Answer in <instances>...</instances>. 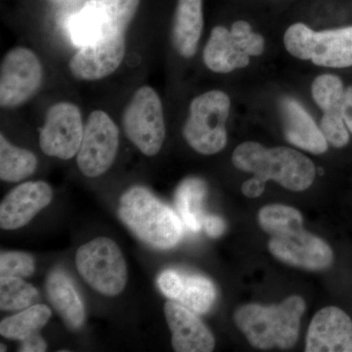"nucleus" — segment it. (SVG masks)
<instances>
[{
    "mask_svg": "<svg viewBox=\"0 0 352 352\" xmlns=\"http://www.w3.org/2000/svg\"><path fill=\"white\" fill-rule=\"evenodd\" d=\"M305 310L303 298L291 296L280 305H242L234 314V321L256 349H288L295 346L298 339Z\"/></svg>",
    "mask_w": 352,
    "mask_h": 352,
    "instance_id": "f257e3e1",
    "label": "nucleus"
},
{
    "mask_svg": "<svg viewBox=\"0 0 352 352\" xmlns=\"http://www.w3.org/2000/svg\"><path fill=\"white\" fill-rule=\"evenodd\" d=\"M119 215L139 239L155 249H171L182 239V219L144 187H132L122 196Z\"/></svg>",
    "mask_w": 352,
    "mask_h": 352,
    "instance_id": "f03ea898",
    "label": "nucleus"
},
{
    "mask_svg": "<svg viewBox=\"0 0 352 352\" xmlns=\"http://www.w3.org/2000/svg\"><path fill=\"white\" fill-rule=\"evenodd\" d=\"M232 162L238 170L254 173L265 182L274 180L291 191L307 190L316 176L311 160L291 148L245 142L236 148Z\"/></svg>",
    "mask_w": 352,
    "mask_h": 352,
    "instance_id": "7ed1b4c3",
    "label": "nucleus"
},
{
    "mask_svg": "<svg viewBox=\"0 0 352 352\" xmlns=\"http://www.w3.org/2000/svg\"><path fill=\"white\" fill-rule=\"evenodd\" d=\"M140 0H87L67 20V31L76 47H85L124 34Z\"/></svg>",
    "mask_w": 352,
    "mask_h": 352,
    "instance_id": "20e7f679",
    "label": "nucleus"
},
{
    "mask_svg": "<svg viewBox=\"0 0 352 352\" xmlns=\"http://www.w3.org/2000/svg\"><path fill=\"white\" fill-rule=\"evenodd\" d=\"M230 107L228 95L220 90L206 92L192 101L183 135L196 152L214 155L226 147Z\"/></svg>",
    "mask_w": 352,
    "mask_h": 352,
    "instance_id": "39448f33",
    "label": "nucleus"
},
{
    "mask_svg": "<svg viewBox=\"0 0 352 352\" xmlns=\"http://www.w3.org/2000/svg\"><path fill=\"white\" fill-rule=\"evenodd\" d=\"M76 265L82 279L101 295L118 296L126 288V263L119 245L110 238H96L80 247Z\"/></svg>",
    "mask_w": 352,
    "mask_h": 352,
    "instance_id": "423d86ee",
    "label": "nucleus"
},
{
    "mask_svg": "<svg viewBox=\"0 0 352 352\" xmlns=\"http://www.w3.org/2000/svg\"><path fill=\"white\" fill-rule=\"evenodd\" d=\"M127 138L148 157L161 151L166 138L163 106L157 92L150 87L136 90L124 110Z\"/></svg>",
    "mask_w": 352,
    "mask_h": 352,
    "instance_id": "0eeeda50",
    "label": "nucleus"
},
{
    "mask_svg": "<svg viewBox=\"0 0 352 352\" xmlns=\"http://www.w3.org/2000/svg\"><path fill=\"white\" fill-rule=\"evenodd\" d=\"M119 142V129L107 113L103 111L90 113L76 157L82 175L87 177L104 175L115 162Z\"/></svg>",
    "mask_w": 352,
    "mask_h": 352,
    "instance_id": "6e6552de",
    "label": "nucleus"
},
{
    "mask_svg": "<svg viewBox=\"0 0 352 352\" xmlns=\"http://www.w3.org/2000/svg\"><path fill=\"white\" fill-rule=\"evenodd\" d=\"M43 80V66L32 50L17 47L9 51L0 69V105L19 107L38 92Z\"/></svg>",
    "mask_w": 352,
    "mask_h": 352,
    "instance_id": "1a4fd4ad",
    "label": "nucleus"
},
{
    "mask_svg": "<svg viewBox=\"0 0 352 352\" xmlns=\"http://www.w3.org/2000/svg\"><path fill=\"white\" fill-rule=\"evenodd\" d=\"M83 127L80 109L75 104L61 102L51 106L41 129L39 145L50 157L69 160L78 155Z\"/></svg>",
    "mask_w": 352,
    "mask_h": 352,
    "instance_id": "9d476101",
    "label": "nucleus"
},
{
    "mask_svg": "<svg viewBox=\"0 0 352 352\" xmlns=\"http://www.w3.org/2000/svg\"><path fill=\"white\" fill-rule=\"evenodd\" d=\"M268 249L279 261L303 270H327L333 263V254L330 245L305 231L303 227L272 236Z\"/></svg>",
    "mask_w": 352,
    "mask_h": 352,
    "instance_id": "9b49d317",
    "label": "nucleus"
},
{
    "mask_svg": "<svg viewBox=\"0 0 352 352\" xmlns=\"http://www.w3.org/2000/svg\"><path fill=\"white\" fill-rule=\"evenodd\" d=\"M124 54V34H115L80 48L72 57L69 67L78 80H101L119 68Z\"/></svg>",
    "mask_w": 352,
    "mask_h": 352,
    "instance_id": "f8f14e48",
    "label": "nucleus"
},
{
    "mask_svg": "<svg viewBox=\"0 0 352 352\" xmlns=\"http://www.w3.org/2000/svg\"><path fill=\"white\" fill-rule=\"evenodd\" d=\"M307 352H352V321L339 307L314 315L307 336Z\"/></svg>",
    "mask_w": 352,
    "mask_h": 352,
    "instance_id": "ddd939ff",
    "label": "nucleus"
},
{
    "mask_svg": "<svg viewBox=\"0 0 352 352\" xmlns=\"http://www.w3.org/2000/svg\"><path fill=\"white\" fill-rule=\"evenodd\" d=\"M52 198V189L47 183H23L11 190L2 200L0 226L4 230H16L27 226L41 210L50 205Z\"/></svg>",
    "mask_w": 352,
    "mask_h": 352,
    "instance_id": "4468645a",
    "label": "nucleus"
},
{
    "mask_svg": "<svg viewBox=\"0 0 352 352\" xmlns=\"http://www.w3.org/2000/svg\"><path fill=\"white\" fill-rule=\"evenodd\" d=\"M157 286L164 296L198 314L208 312L217 296L214 284L208 278L177 270L162 272Z\"/></svg>",
    "mask_w": 352,
    "mask_h": 352,
    "instance_id": "2eb2a0df",
    "label": "nucleus"
},
{
    "mask_svg": "<svg viewBox=\"0 0 352 352\" xmlns=\"http://www.w3.org/2000/svg\"><path fill=\"white\" fill-rule=\"evenodd\" d=\"M164 315L171 332V344L177 352H210L215 340L205 324L189 308L176 302L164 305Z\"/></svg>",
    "mask_w": 352,
    "mask_h": 352,
    "instance_id": "dca6fc26",
    "label": "nucleus"
},
{
    "mask_svg": "<svg viewBox=\"0 0 352 352\" xmlns=\"http://www.w3.org/2000/svg\"><path fill=\"white\" fill-rule=\"evenodd\" d=\"M285 138L291 144L312 153L323 154L328 150V141L307 111L292 98L281 103Z\"/></svg>",
    "mask_w": 352,
    "mask_h": 352,
    "instance_id": "f3484780",
    "label": "nucleus"
},
{
    "mask_svg": "<svg viewBox=\"0 0 352 352\" xmlns=\"http://www.w3.org/2000/svg\"><path fill=\"white\" fill-rule=\"evenodd\" d=\"M310 60L317 66L347 68L352 66V27L314 32Z\"/></svg>",
    "mask_w": 352,
    "mask_h": 352,
    "instance_id": "a211bd4d",
    "label": "nucleus"
},
{
    "mask_svg": "<svg viewBox=\"0 0 352 352\" xmlns=\"http://www.w3.org/2000/svg\"><path fill=\"white\" fill-rule=\"evenodd\" d=\"M46 293L53 308L72 329L82 327L85 323V305L71 277L63 270L50 273L46 280Z\"/></svg>",
    "mask_w": 352,
    "mask_h": 352,
    "instance_id": "6ab92c4d",
    "label": "nucleus"
},
{
    "mask_svg": "<svg viewBox=\"0 0 352 352\" xmlns=\"http://www.w3.org/2000/svg\"><path fill=\"white\" fill-rule=\"evenodd\" d=\"M204 61L212 72L227 74L247 67L250 56L241 48L232 32L223 27H215L204 50Z\"/></svg>",
    "mask_w": 352,
    "mask_h": 352,
    "instance_id": "aec40b11",
    "label": "nucleus"
},
{
    "mask_svg": "<svg viewBox=\"0 0 352 352\" xmlns=\"http://www.w3.org/2000/svg\"><path fill=\"white\" fill-rule=\"evenodd\" d=\"M203 25L201 0H178L173 41L176 51L182 56L191 58L196 54Z\"/></svg>",
    "mask_w": 352,
    "mask_h": 352,
    "instance_id": "412c9836",
    "label": "nucleus"
},
{
    "mask_svg": "<svg viewBox=\"0 0 352 352\" xmlns=\"http://www.w3.org/2000/svg\"><path fill=\"white\" fill-rule=\"evenodd\" d=\"M207 194V185L200 178H187L180 183L175 193L176 210L183 223L193 232L203 228L205 219L203 203Z\"/></svg>",
    "mask_w": 352,
    "mask_h": 352,
    "instance_id": "4be33fe9",
    "label": "nucleus"
},
{
    "mask_svg": "<svg viewBox=\"0 0 352 352\" xmlns=\"http://www.w3.org/2000/svg\"><path fill=\"white\" fill-rule=\"evenodd\" d=\"M38 160L31 151L9 143L0 135V178L6 182H19L36 170Z\"/></svg>",
    "mask_w": 352,
    "mask_h": 352,
    "instance_id": "5701e85b",
    "label": "nucleus"
},
{
    "mask_svg": "<svg viewBox=\"0 0 352 352\" xmlns=\"http://www.w3.org/2000/svg\"><path fill=\"white\" fill-rule=\"evenodd\" d=\"M51 317L50 308L45 305H34L19 314L7 317L0 323V333L6 339L23 340L38 333Z\"/></svg>",
    "mask_w": 352,
    "mask_h": 352,
    "instance_id": "b1692460",
    "label": "nucleus"
},
{
    "mask_svg": "<svg viewBox=\"0 0 352 352\" xmlns=\"http://www.w3.org/2000/svg\"><path fill=\"white\" fill-rule=\"evenodd\" d=\"M38 289L22 278H0V308L2 311H20L34 305Z\"/></svg>",
    "mask_w": 352,
    "mask_h": 352,
    "instance_id": "393cba45",
    "label": "nucleus"
},
{
    "mask_svg": "<svg viewBox=\"0 0 352 352\" xmlns=\"http://www.w3.org/2000/svg\"><path fill=\"white\" fill-rule=\"evenodd\" d=\"M259 226L264 232L280 235L303 226L302 215L295 208L284 205H268L259 210Z\"/></svg>",
    "mask_w": 352,
    "mask_h": 352,
    "instance_id": "a878e982",
    "label": "nucleus"
},
{
    "mask_svg": "<svg viewBox=\"0 0 352 352\" xmlns=\"http://www.w3.org/2000/svg\"><path fill=\"white\" fill-rule=\"evenodd\" d=\"M312 97L325 112L342 111L344 89L342 80L333 75H322L315 78L311 87Z\"/></svg>",
    "mask_w": 352,
    "mask_h": 352,
    "instance_id": "bb28decb",
    "label": "nucleus"
},
{
    "mask_svg": "<svg viewBox=\"0 0 352 352\" xmlns=\"http://www.w3.org/2000/svg\"><path fill=\"white\" fill-rule=\"evenodd\" d=\"M314 32V30L302 23L292 25L284 36L287 51L298 59L310 60V46Z\"/></svg>",
    "mask_w": 352,
    "mask_h": 352,
    "instance_id": "cd10ccee",
    "label": "nucleus"
},
{
    "mask_svg": "<svg viewBox=\"0 0 352 352\" xmlns=\"http://www.w3.org/2000/svg\"><path fill=\"white\" fill-rule=\"evenodd\" d=\"M36 270L31 254L22 252H4L0 256V275L6 277H29Z\"/></svg>",
    "mask_w": 352,
    "mask_h": 352,
    "instance_id": "c85d7f7f",
    "label": "nucleus"
},
{
    "mask_svg": "<svg viewBox=\"0 0 352 352\" xmlns=\"http://www.w3.org/2000/svg\"><path fill=\"white\" fill-rule=\"evenodd\" d=\"M320 129L328 142L333 147H344L349 143V129L342 119V111L324 113Z\"/></svg>",
    "mask_w": 352,
    "mask_h": 352,
    "instance_id": "c756f323",
    "label": "nucleus"
},
{
    "mask_svg": "<svg viewBox=\"0 0 352 352\" xmlns=\"http://www.w3.org/2000/svg\"><path fill=\"white\" fill-rule=\"evenodd\" d=\"M234 38L249 56H259L264 51V38L252 31L251 25L245 21H237L231 28Z\"/></svg>",
    "mask_w": 352,
    "mask_h": 352,
    "instance_id": "7c9ffc66",
    "label": "nucleus"
},
{
    "mask_svg": "<svg viewBox=\"0 0 352 352\" xmlns=\"http://www.w3.org/2000/svg\"><path fill=\"white\" fill-rule=\"evenodd\" d=\"M203 228L210 237H220L226 231V222L217 215H206L203 221Z\"/></svg>",
    "mask_w": 352,
    "mask_h": 352,
    "instance_id": "2f4dec72",
    "label": "nucleus"
},
{
    "mask_svg": "<svg viewBox=\"0 0 352 352\" xmlns=\"http://www.w3.org/2000/svg\"><path fill=\"white\" fill-rule=\"evenodd\" d=\"M46 349L47 344L38 333H32L27 339L21 340V352H43Z\"/></svg>",
    "mask_w": 352,
    "mask_h": 352,
    "instance_id": "473e14b6",
    "label": "nucleus"
},
{
    "mask_svg": "<svg viewBox=\"0 0 352 352\" xmlns=\"http://www.w3.org/2000/svg\"><path fill=\"white\" fill-rule=\"evenodd\" d=\"M264 188H265V182L254 175L249 180L244 182L242 186L243 194L248 198H258L263 195Z\"/></svg>",
    "mask_w": 352,
    "mask_h": 352,
    "instance_id": "72a5a7b5",
    "label": "nucleus"
},
{
    "mask_svg": "<svg viewBox=\"0 0 352 352\" xmlns=\"http://www.w3.org/2000/svg\"><path fill=\"white\" fill-rule=\"evenodd\" d=\"M342 115L347 129L352 133V87L347 88L346 92H344L342 106Z\"/></svg>",
    "mask_w": 352,
    "mask_h": 352,
    "instance_id": "f704fd0d",
    "label": "nucleus"
},
{
    "mask_svg": "<svg viewBox=\"0 0 352 352\" xmlns=\"http://www.w3.org/2000/svg\"><path fill=\"white\" fill-rule=\"evenodd\" d=\"M55 6L62 9H73L85 4L87 0H50Z\"/></svg>",
    "mask_w": 352,
    "mask_h": 352,
    "instance_id": "c9c22d12",
    "label": "nucleus"
},
{
    "mask_svg": "<svg viewBox=\"0 0 352 352\" xmlns=\"http://www.w3.org/2000/svg\"><path fill=\"white\" fill-rule=\"evenodd\" d=\"M0 351H1V352L6 351V346H4L3 344H1V349H0Z\"/></svg>",
    "mask_w": 352,
    "mask_h": 352,
    "instance_id": "e433bc0d",
    "label": "nucleus"
}]
</instances>
